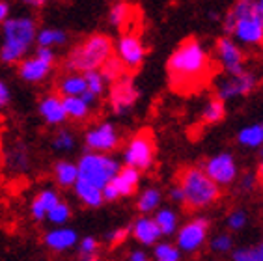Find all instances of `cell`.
Wrapping results in <instances>:
<instances>
[{
    "instance_id": "obj_24",
    "label": "cell",
    "mask_w": 263,
    "mask_h": 261,
    "mask_svg": "<svg viewBox=\"0 0 263 261\" xmlns=\"http://www.w3.org/2000/svg\"><path fill=\"white\" fill-rule=\"evenodd\" d=\"M52 177L54 183L62 189H71L79 179V170H77V162L69 159H60L52 164Z\"/></svg>"
},
{
    "instance_id": "obj_6",
    "label": "cell",
    "mask_w": 263,
    "mask_h": 261,
    "mask_svg": "<svg viewBox=\"0 0 263 261\" xmlns=\"http://www.w3.org/2000/svg\"><path fill=\"white\" fill-rule=\"evenodd\" d=\"M155 161V142L149 130H140L127 142L123 150V164L133 166L140 172L152 168Z\"/></svg>"
},
{
    "instance_id": "obj_15",
    "label": "cell",
    "mask_w": 263,
    "mask_h": 261,
    "mask_svg": "<svg viewBox=\"0 0 263 261\" xmlns=\"http://www.w3.org/2000/svg\"><path fill=\"white\" fill-rule=\"evenodd\" d=\"M203 172L211 177L217 185L228 187L232 185L235 177H237V164L233 161V157L230 153H220V155L213 157L205 162Z\"/></svg>"
},
{
    "instance_id": "obj_40",
    "label": "cell",
    "mask_w": 263,
    "mask_h": 261,
    "mask_svg": "<svg viewBox=\"0 0 263 261\" xmlns=\"http://www.w3.org/2000/svg\"><path fill=\"white\" fill-rule=\"evenodd\" d=\"M129 235H131V230H129V228H116V230L108 231L105 239L110 246H118V245H122V243H125V239Z\"/></svg>"
},
{
    "instance_id": "obj_20",
    "label": "cell",
    "mask_w": 263,
    "mask_h": 261,
    "mask_svg": "<svg viewBox=\"0 0 263 261\" xmlns=\"http://www.w3.org/2000/svg\"><path fill=\"white\" fill-rule=\"evenodd\" d=\"M129 230H131L133 239H135L137 243H140V245H144V246H153L162 237L161 230H159V226H157V222L153 220V218H149V216H146V215L140 216V218H137L135 224H133Z\"/></svg>"
},
{
    "instance_id": "obj_44",
    "label": "cell",
    "mask_w": 263,
    "mask_h": 261,
    "mask_svg": "<svg viewBox=\"0 0 263 261\" xmlns=\"http://www.w3.org/2000/svg\"><path fill=\"white\" fill-rule=\"evenodd\" d=\"M235 17H233V13L232 11H228V13H226V17H224L222 19V28H224V32H226V34H232L233 32V26H235Z\"/></svg>"
},
{
    "instance_id": "obj_28",
    "label": "cell",
    "mask_w": 263,
    "mask_h": 261,
    "mask_svg": "<svg viewBox=\"0 0 263 261\" xmlns=\"http://www.w3.org/2000/svg\"><path fill=\"white\" fill-rule=\"evenodd\" d=\"M161 200H162L161 191H159V189H153V187H149V189H146V191H142L140 196H138V200H137L138 211L144 213V215L157 211L159 206H161Z\"/></svg>"
},
{
    "instance_id": "obj_48",
    "label": "cell",
    "mask_w": 263,
    "mask_h": 261,
    "mask_svg": "<svg viewBox=\"0 0 263 261\" xmlns=\"http://www.w3.org/2000/svg\"><path fill=\"white\" fill-rule=\"evenodd\" d=\"M129 259L131 261H146L147 254L144 250H133L131 254H129Z\"/></svg>"
},
{
    "instance_id": "obj_7",
    "label": "cell",
    "mask_w": 263,
    "mask_h": 261,
    "mask_svg": "<svg viewBox=\"0 0 263 261\" xmlns=\"http://www.w3.org/2000/svg\"><path fill=\"white\" fill-rule=\"evenodd\" d=\"M140 91L137 84L133 81L131 75L123 73L120 79L110 82V90H108V105L112 112L116 116H125L133 110V106L137 105Z\"/></svg>"
},
{
    "instance_id": "obj_21",
    "label": "cell",
    "mask_w": 263,
    "mask_h": 261,
    "mask_svg": "<svg viewBox=\"0 0 263 261\" xmlns=\"http://www.w3.org/2000/svg\"><path fill=\"white\" fill-rule=\"evenodd\" d=\"M58 200H60L58 191H54L51 187L41 189V191L34 196V200L30 201V216L35 222H43L47 213H49V209H51Z\"/></svg>"
},
{
    "instance_id": "obj_45",
    "label": "cell",
    "mask_w": 263,
    "mask_h": 261,
    "mask_svg": "<svg viewBox=\"0 0 263 261\" xmlns=\"http://www.w3.org/2000/svg\"><path fill=\"white\" fill-rule=\"evenodd\" d=\"M11 15V6L8 0H0V25Z\"/></svg>"
},
{
    "instance_id": "obj_30",
    "label": "cell",
    "mask_w": 263,
    "mask_h": 261,
    "mask_svg": "<svg viewBox=\"0 0 263 261\" xmlns=\"http://www.w3.org/2000/svg\"><path fill=\"white\" fill-rule=\"evenodd\" d=\"M69 218H71V206L66 200H62V198L49 209V213L45 216V220L51 222L52 226H64V224L69 222Z\"/></svg>"
},
{
    "instance_id": "obj_53",
    "label": "cell",
    "mask_w": 263,
    "mask_h": 261,
    "mask_svg": "<svg viewBox=\"0 0 263 261\" xmlns=\"http://www.w3.org/2000/svg\"><path fill=\"white\" fill-rule=\"evenodd\" d=\"M261 129H263V123H261Z\"/></svg>"
},
{
    "instance_id": "obj_8",
    "label": "cell",
    "mask_w": 263,
    "mask_h": 261,
    "mask_svg": "<svg viewBox=\"0 0 263 261\" xmlns=\"http://www.w3.org/2000/svg\"><path fill=\"white\" fill-rule=\"evenodd\" d=\"M122 144V136L118 133L116 125L110 121H101L91 125L84 133V146L90 151H99V153H112Z\"/></svg>"
},
{
    "instance_id": "obj_33",
    "label": "cell",
    "mask_w": 263,
    "mask_h": 261,
    "mask_svg": "<svg viewBox=\"0 0 263 261\" xmlns=\"http://www.w3.org/2000/svg\"><path fill=\"white\" fill-rule=\"evenodd\" d=\"M237 140L245 147H261L263 146V129L261 125H250L245 127L239 133Z\"/></svg>"
},
{
    "instance_id": "obj_17",
    "label": "cell",
    "mask_w": 263,
    "mask_h": 261,
    "mask_svg": "<svg viewBox=\"0 0 263 261\" xmlns=\"http://www.w3.org/2000/svg\"><path fill=\"white\" fill-rule=\"evenodd\" d=\"M37 114L43 120V123L49 127H60L67 121L62 96L58 91L56 94H47V96L41 97L40 103H37Z\"/></svg>"
},
{
    "instance_id": "obj_36",
    "label": "cell",
    "mask_w": 263,
    "mask_h": 261,
    "mask_svg": "<svg viewBox=\"0 0 263 261\" xmlns=\"http://www.w3.org/2000/svg\"><path fill=\"white\" fill-rule=\"evenodd\" d=\"M153 257L157 261H179L181 259V250L177 248V245L172 243H155L153 248Z\"/></svg>"
},
{
    "instance_id": "obj_4",
    "label": "cell",
    "mask_w": 263,
    "mask_h": 261,
    "mask_svg": "<svg viewBox=\"0 0 263 261\" xmlns=\"http://www.w3.org/2000/svg\"><path fill=\"white\" fill-rule=\"evenodd\" d=\"M179 187L183 191V206L187 209H205L220 198V185H217L203 172V168H185L179 174Z\"/></svg>"
},
{
    "instance_id": "obj_34",
    "label": "cell",
    "mask_w": 263,
    "mask_h": 261,
    "mask_svg": "<svg viewBox=\"0 0 263 261\" xmlns=\"http://www.w3.org/2000/svg\"><path fill=\"white\" fill-rule=\"evenodd\" d=\"M224 116H226V106H224V101H220L218 97L211 99L205 106V110L202 114V120L209 125L213 123H218L220 120H224Z\"/></svg>"
},
{
    "instance_id": "obj_41",
    "label": "cell",
    "mask_w": 263,
    "mask_h": 261,
    "mask_svg": "<svg viewBox=\"0 0 263 261\" xmlns=\"http://www.w3.org/2000/svg\"><path fill=\"white\" fill-rule=\"evenodd\" d=\"M247 226V213L245 211H233L232 215L228 216V228L232 231H239L243 230V228Z\"/></svg>"
},
{
    "instance_id": "obj_23",
    "label": "cell",
    "mask_w": 263,
    "mask_h": 261,
    "mask_svg": "<svg viewBox=\"0 0 263 261\" xmlns=\"http://www.w3.org/2000/svg\"><path fill=\"white\" fill-rule=\"evenodd\" d=\"M62 103H64V110H66L67 120L77 121V123H82V121L90 120L91 112H93V106H91L90 103H86L81 96L62 97Z\"/></svg>"
},
{
    "instance_id": "obj_50",
    "label": "cell",
    "mask_w": 263,
    "mask_h": 261,
    "mask_svg": "<svg viewBox=\"0 0 263 261\" xmlns=\"http://www.w3.org/2000/svg\"><path fill=\"white\" fill-rule=\"evenodd\" d=\"M258 177L263 181V147H261V157H259V166H258Z\"/></svg>"
},
{
    "instance_id": "obj_1",
    "label": "cell",
    "mask_w": 263,
    "mask_h": 261,
    "mask_svg": "<svg viewBox=\"0 0 263 261\" xmlns=\"http://www.w3.org/2000/svg\"><path fill=\"white\" fill-rule=\"evenodd\" d=\"M170 86L176 91H194L205 84L211 71V58L198 40H185L166 62Z\"/></svg>"
},
{
    "instance_id": "obj_31",
    "label": "cell",
    "mask_w": 263,
    "mask_h": 261,
    "mask_svg": "<svg viewBox=\"0 0 263 261\" xmlns=\"http://www.w3.org/2000/svg\"><path fill=\"white\" fill-rule=\"evenodd\" d=\"M99 71H101V75L106 81V84H110V82H114L116 79H120L127 69H125V65L122 64V60H120L116 54H112L110 58L99 67Z\"/></svg>"
},
{
    "instance_id": "obj_51",
    "label": "cell",
    "mask_w": 263,
    "mask_h": 261,
    "mask_svg": "<svg viewBox=\"0 0 263 261\" xmlns=\"http://www.w3.org/2000/svg\"><path fill=\"white\" fill-rule=\"evenodd\" d=\"M256 4H258L259 13H261V15H263V0H256Z\"/></svg>"
},
{
    "instance_id": "obj_26",
    "label": "cell",
    "mask_w": 263,
    "mask_h": 261,
    "mask_svg": "<svg viewBox=\"0 0 263 261\" xmlns=\"http://www.w3.org/2000/svg\"><path fill=\"white\" fill-rule=\"evenodd\" d=\"M67 43V32L56 26H45V28H37L35 32V45L40 47H64Z\"/></svg>"
},
{
    "instance_id": "obj_19",
    "label": "cell",
    "mask_w": 263,
    "mask_h": 261,
    "mask_svg": "<svg viewBox=\"0 0 263 261\" xmlns=\"http://www.w3.org/2000/svg\"><path fill=\"white\" fill-rule=\"evenodd\" d=\"M19 79L26 84H40V82H45L49 79L52 71V65L47 64V62L40 60L37 56H25L23 60L19 62Z\"/></svg>"
},
{
    "instance_id": "obj_39",
    "label": "cell",
    "mask_w": 263,
    "mask_h": 261,
    "mask_svg": "<svg viewBox=\"0 0 263 261\" xmlns=\"http://www.w3.org/2000/svg\"><path fill=\"white\" fill-rule=\"evenodd\" d=\"M232 246H233L232 237L226 235V233H222V235H217L211 241V250L215 252V254H226V252L232 250Z\"/></svg>"
},
{
    "instance_id": "obj_52",
    "label": "cell",
    "mask_w": 263,
    "mask_h": 261,
    "mask_svg": "<svg viewBox=\"0 0 263 261\" xmlns=\"http://www.w3.org/2000/svg\"><path fill=\"white\" fill-rule=\"evenodd\" d=\"M209 17H211L213 21H217V19H218V15L215 13V11H211V13H209Z\"/></svg>"
},
{
    "instance_id": "obj_46",
    "label": "cell",
    "mask_w": 263,
    "mask_h": 261,
    "mask_svg": "<svg viewBox=\"0 0 263 261\" xmlns=\"http://www.w3.org/2000/svg\"><path fill=\"white\" fill-rule=\"evenodd\" d=\"M26 8H32V10H41L45 4H49V0H21Z\"/></svg>"
},
{
    "instance_id": "obj_5",
    "label": "cell",
    "mask_w": 263,
    "mask_h": 261,
    "mask_svg": "<svg viewBox=\"0 0 263 261\" xmlns=\"http://www.w3.org/2000/svg\"><path fill=\"white\" fill-rule=\"evenodd\" d=\"M122 168L120 161L114 159L110 153H99V151L86 150L79 157L77 170H79V179L88 181L91 185L103 187L116 176V172Z\"/></svg>"
},
{
    "instance_id": "obj_9",
    "label": "cell",
    "mask_w": 263,
    "mask_h": 261,
    "mask_svg": "<svg viewBox=\"0 0 263 261\" xmlns=\"http://www.w3.org/2000/svg\"><path fill=\"white\" fill-rule=\"evenodd\" d=\"M138 183H140V170L133 166H122L116 172V176L112 177L105 187H103V200L105 201H116L120 198L131 196L137 192Z\"/></svg>"
},
{
    "instance_id": "obj_2",
    "label": "cell",
    "mask_w": 263,
    "mask_h": 261,
    "mask_svg": "<svg viewBox=\"0 0 263 261\" xmlns=\"http://www.w3.org/2000/svg\"><path fill=\"white\" fill-rule=\"evenodd\" d=\"M37 23L32 15H10L0 25V64L17 65L35 43Z\"/></svg>"
},
{
    "instance_id": "obj_29",
    "label": "cell",
    "mask_w": 263,
    "mask_h": 261,
    "mask_svg": "<svg viewBox=\"0 0 263 261\" xmlns=\"http://www.w3.org/2000/svg\"><path fill=\"white\" fill-rule=\"evenodd\" d=\"M131 15H133L131 4L120 0L116 4H112V8L108 10V23H110L114 28H123V26L131 21Z\"/></svg>"
},
{
    "instance_id": "obj_43",
    "label": "cell",
    "mask_w": 263,
    "mask_h": 261,
    "mask_svg": "<svg viewBox=\"0 0 263 261\" xmlns=\"http://www.w3.org/2000/svg\"><path fill=\"white\" fill-rule=\"evenodd\" d=\"M10 105H11L10 84H8L4 79H0V110H6V108H8Z\"/></svg>"
},
{
    "instance_id": "obj_25",
    "label": "cell",
    "mask_w": 263,
    "mask_h": 261,
    "mask_svg": "<svg viewBox=\"0 0 263 261\" xmlns=\"http://www.w3.org/2000/svg\"><path fill=\"white\" fill-rule=\"evenodd\" d=\"M58 94L62 97L66 96H81L82 91L86 90V79H84V73H79V71H66L64 75L58 79Z\"/></svg>"
},
{
    "instance_id": "obj_22",
    "label": "cell",
    "mask_w": 263,
    "mask_h": 261,
    "mask_svg": "<svg viewBox=\"0 0 263 261\" xmlns=\"http://www.w3.org/2000/svg\"><path fill=\"white\" fill-rule=\"evenodd\" d=\"M71 189H73L75 196L79 198V201L84 203L86 207H90V209H97V207H101L103 203H105V200H103V191L99 187L88 183V181L77 179L75 185L71 187Z\"/></svg>"
},
{
    "instance_id": "obj_47",
    "label": "cell",
    "mask_w": 263,
    "mask_h": 261,
    "mask_svg": "<svg viewBox=\"0 0 263 261\" xmlns=\"http://www.w3.org/2000/svg\"><path fill=\"white\" fill-rule=\"evenodd\" d=\"M170 198H172L174 201H177V203H181V206H183V191H181V187H179V185L174 187L172 191H170Z\"/></svg>"
},
{
    "instance_id": "obj_14",
    "label": "cell",
    "mask_w": 263,
    "mask_h": 261,
    "mask_svg": "<svg viewBox=\"0 0 263 261\" xmlns=\"http://www.w3.org/2000/svg\"><path fill=\"white\" fill-rule=\"evenodd\" d=\"M256 75L250 71H241L237 75H228V79L218 82L217 97L220 101H228L239 96H248L256 88Z\"/></svg>"
},
{
    "instance_id": "obj_10",
    "label": "cell",
    "mask_w": 263,
    "mask_h": 261,
    "mask_svg": "<svg viewBox=\"0 0 263 261\" xmlns=\"http://www.w3.org/2000/svg\"><path fill=\"white\" fill-rule=\"evenodd\" d=\"M209 222L205 218H193L177 231V248L185 254H194L203 246L208 239Z\"/></svg>"
},
{
    "instance_id": "obj_16",
    "label": "cell",
    "mask_w": 263,
    "mask_h": 261,
    "mask_svg": "<svg viewBox=\"0 0 263 261\" xmlns=\"http://www.w3.org/2000/svg\"><path fill=\"white\" fill-rule=\"evenodd\" d=\"M217 50V58L222 65V69L228 73V75H237L241 71H245L243 67V50L239 49L237 43L232 40V38H220L215 45Z\"/></svg>"
},
{
    "instance_id": "obj_27",
    "label": "cell",
    "mask_w": 263,
    "mask_h": 261,
    "mask_svg": "<svg viewBox=\"0 0 263 261\" xmlns=\"http://www.w3.org/2000/svg\"><path fill=\"white\" fill-rule=\"evenodd\" d=\"M51 147H52V151H56V153H62V155H64V153H71V151L77 147L75 133H73L71 129H67V127L60 125V127H58V130L52 135Z\"/></svg>"
},
{
    "instance_id": "obj_35",
    "label": "cell",
    "mask_w": 263,
    "mask_h": 261,
    "mask_svg": "<svg viewBox=\"0 0 263 261\" xmlns=\"http://www.w3.org/2000/svg\"><path fill=\"white\" fill-rule=\"evenodd\" d=\"M77 246H79V257H81V259L93 261L99 256V241H97L96 237H91V235L82 237V239H79Z\"/></svg>"
},
{
    "instance_id": "obj_3",
    "label": "cell",
    "mask_w": 263,
    "mask_h": 261,
    "mask_svg": "<svg viewBox=\"0 0 263 261\" xmlns=\"http://www.w3.org/2000/svg\"><path fill=\"white\" fill-rule=\"evenodd\" d=\"M114 54V41L110 35L91 34L67 50L64 58V69L86 73L91 69H99L110 56Z\"/></svg>"
},
{
    "instance_id": "obj_42",
    "label": "cell",
    "mask_w": 263,
    "mask_h": 261,
    "mask_svg": "<svg viewBox=\"0 0 263 261\" xmlns=\"http://www.w3.org/2000/svg\"><path fill=\"white\" fill-rule=\"evenodd\" d=\"M34 56H37L40 60L47 62V64H51V65H54V62H56V52H54V49H51V47L35 45Z\"/></svg>"
},
{
    "instance_id": "obj_32",
    "label": "cell",
    "mask_w": 263,
    "mask_h": 261,
    "mask_svg": "<svg viewBox=\"0 0 263 261\" xmlns=\"http://www.w3.org/2000/svg\"><path fill=\"white\" fill-rule=\"evenodd\" d=\"M153 220L157 222V226H159V230H161L162 235H172V233H176L177 216L172 209H157Z\"/></svg>"
},
{
    "instance_id": "obj_12",
    "label": "cell",
    "mask_w": 263,
    "mask_h": 261,
    "mask_svg": "<svg viewBox=\"0 0 263 261\" xmlns=\"http://www.w3.org/2000/svg\"><path fill=\"white\" fill-rule=\"evenodd\" d=\"M34 157L30 146L25 140H15L4 150V168L13 176H23L32 170Z\"/></svg>"
},
{
    "instance_id": "obj_11",
    "label": "cell",
    "mask_w": 263,
    "mask_h": 261,
    "mask_svg": "<svg viewBox=\"0 0 263 261\" xmlns=\"http://www.w3.org/2000/svg\"><path fill=\"white\" fill-rule=\"evenodd\" d=\"M114 52L125 65V69L137 71L146 58V47L137 34H123L114 45Z\"/></svg>"
},
{
    "instance_id": "obj_37",
    "label": "cell",
    "mask_w": 263,
    "mask_h": 261,
    "mask_svg": "<svg viewBox=\"0 0 263 261\" xmlns=\"http://www.w3.org/2000/svg\"><path fill=\"white\" fill-rule=\"evenodd\" d=\"M84 79H86V90H90L91 94H96L97 97H101L106 91V81L103 79L99 69L86 71V73H84Z\"/></svg>"
},
{
    "instance_id": "obj_18",
    "label": "cell",
    "mask_w": 263,
    "mask_h": 261,
    "mask_svg": "<svg viewBox=\"0 0 263 261\" xmlns=\"http://www.w3.org/2000/svg\"><path fill=\"white\" fill-rule=\"evenodd\" d=\"M79 243V233L73 228L64 226H54L52 230L45 231L43 235V245L54 254H66V252L73 250Z\"/></svg>"
},
{
    "instance_id": "obj_13",
    "label": "cell",
    "mask_w": 263,
    "mask_h": 261,
    "mask_svg": "<svg viewBox=\"0 0 263 261\" xmlns=\"http://www.w3.org/2000/svg\"><path fill=\"white\" fill-rule=\"evenodd\" d=\"M232 35L243 45H259L263 43V15L254 11L250 15H243L235 21Z\"/></svg>"
},
{
    "instance_id": "obj_49",
    "label": "cell",
    "mask_w": 263,
    "mask_h": 261,
    "mask_svg": "<svg viewBox=\"0 0 263 261\" xmlns=\"http://www.w3.org/2000/svg\"><path fill=\"white\" fill-rule=\"evenodd\" d=\"M241 187H243L245 191H250V189H254V176L247 174V176L243 177V183H241Z\"/></svg>"
},
{
    "instance_id": "obj_38",
    "label": "cell",
    "mask_w": 263,
    "mask_h": 261,
    "mask_svg": "<svg viewBox=\"0 0 263 261\" xmlns=\"http://www.w3.org/2000/svg\"><path fill=\"white\" fill-rule=\"evenodd\" d=\"M235 261H263V243L256 248H239L233 252Z\"/></svg>"
}]
</instances>
